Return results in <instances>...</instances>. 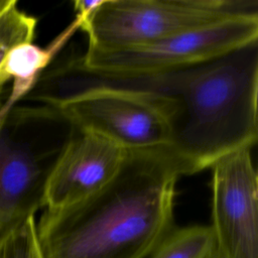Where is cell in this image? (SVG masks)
<instances>
[{"instance_id": "13", "label": "cell", "mask_w": 258, "mask_h": 258, "mask_svg": "<svg viewBox=\"0 0 258 258\" xmlns=\"http://www.w3.org/2000/svg\"><path fill=\"white\" fill-rule=\"evenodd\" d=\"M104 0H76L73 3L76 17L81 19V22L86 20L91 14H93Z\"/></svg>"}, {"instance_id": "10", "label": "cell", "mask_w": 258, "mask_h": 258, "mask_svg": "<svg viewBox=\"0 0 258 258\" xmlns=\"http://www.w3.org/2000/svg\"><path fill=\"white\" fill-rule=\"evenodd\" d=\"M214 248L211 226L172 228L152 252V258H207Z\"/></svg>"}, {"instance_id": "3", "label": "cell", "mask_w": 258, "mask_h": 258, "mask_svg": "<svg viewBox=\"0 0 258 258\" xmlns=\"http://www.w3.org/2000/svg\"><path fill=\"white\" fill-rule=\"evenodd\" d=\"M76 131L47 105L0 113V244L45 207L49 176Z\"/></svg>"}, {"instance_id": "6", "label": "cell", "mask_w": 258, "mask_h": 258, "mask_svg": "<svg viewBox=\"0 0 258 258\" xmlns=\"http://www.w3.org/2000/svg\"><path fill=\"white\" fill-rule=\"evenodd\" d=\"M258 39V15L237 16L141 45L116 49L87 48L68 61L85 73L134 77L188 68Z\"/></svg>"}, {"instance_id": "15", "label": "cell", "mask_w": 258, "mask_h": 258, "mask_svg": "<svg viewBox=\"0 0 258 258\" xmlns=\"http://www.w3.org/2000/svg\"><path fill=\"white\" fill-rule=\"evenodd\" d=\"M207 258H222L221 255L219 254V252L216 250V247L214 248V250L210 253V255Z\"/></svg>"}, {"instance_id": "4", "label": "cell", "mask_w": 258, "mask_h": 258, "mask_svg": "<svg viewBox=\"0 0 258 258\" xmlns=\"http://www.w3.org/2000/svg\"><path fill=\"white\" fill-rule=\"evenodd\" d=\"M249 15H258L256 0H104L80 29L87 48L116 50Z\"/></svg>"}, {"instance_id": "9", "label": "cell", "mask_w": 258, "mask_h": 258, "mask_svg": "<svg viewBox=\"0 0 258 258\" xmlns=\"http://www.w3.org/2000/svg\"><path fill=\"white\" fill-rule=\"evenodd\" d=\"M81 20L77 17L66 27L46 47H40L32 42H23L13 46L6 54L1 71L0 80L5 85L13 81L11 92L2 103L0 113H6L23 100L34 88L40 75L52 62L55 55L80 29Z\"/></svg>"}, {"instance_id": "12", "label": "cell", "mask_w": 258, "mask_h": 258, "mask_svg": "<svg viewBox=\"0 0 258 258\" xmlns=\"http://www.w3.org/2000/svg\"><path fill=\"white\" fill-rule=\"evenodd\" d=\"M0 258H43L34 217L28 219L0 244Z\"/></svg>"}, {"instance_id": "7", "label": "cell", "mask_w": 258, "mask_h": 258, "mask_svg": "<svg viewBox=\"0 0 258 258\" xmlns=\"http://www.w3.org/2000/svg\"><path fill=\"white\" fill-rule=\"evenodd\" d=\"M211 168L216 250L222 258H258V178L251 148L233 151Z\"/></svg>"}, {"instance_id": "8", "label": "cell", "mask_w": 258, "mask_h": 258, "mask_svg": "<svg viewBox=\"0 0 258 258\" xmlns=\"http://www.w3.org/2000/svg\"><path fill=\"white\" fill-rule=\"evenodd\" d=\"M128 151L100 136L76 131L58 157L45 190V208L70 206L107 186Z\"/></svg>"}, {"instance_id": "1", "label": "cell", "mask_w": 258, "mask_h": 258, "mask_svg": "<svg viewBox=\"0 0 258 258\" xmlns=\"http://www.w3.org/2000/svg\"><path fill=\"white\" fill-rule=\"evenodd\" d=\"M181 175L168 147L128 151L115 178L76 204L45 208L36 234L43 258H145L173 228Z\"/></svg>"}, {"instance_id": "2", "label": "cell", "mask_w": 258, "mask_h": 258, "mask_svg": "<svg viewBox=\"0 0 258 258\" xmlns=\"http://www.w3.org/2000/svg\"><path fill=\"white\" fill-rule=\"evenodd\" d=\"M86 85L154 93L170 100L168 150L181 175L252 148L258 135V39L216 58L163 74L113 77L85 74Z\"/></svg>"}, {"instance_id": "5", "label": "cell", "mask_w": 258, "mask_h": 258, "mask_svg": "<svg viewBox=\"0 0 258 258\" xmlns=\"http://www.w3.org/2000/svg\"><path fill=\"white\" fill-rule=\"evenodd\" d=\"M46 105L56 108L78 131L105 138L126 151L170 144L172 104L154 93L92 85Z\"/></svg>"}, {"instance_id": "14", "label": "cell", "mask_w": 258, "mask_h": 258, "mask_svg": "<svg viewBox=\"0 0 258 258\" xmlns=\"http://www.w3.org/2000/svg\"><path fill=\"white\" fill-rule=\"evenodd\" d=\"M13 2L14 0H0V14L5 11Z\"/></svg>"}, {"instance_id": "11", "label": "cell", "mask_w": 258, "mask_h": 258, "mask_svg": "<svg viewBox=\"0 0 258 258\" xmlns=\"http://www.w3.org/2000/svg\"><path fill=\"white\" fill-rule=\"evenodd\" d=\"M36 25L37 19L20 10L16 0L0 14V71L7 52L13 46L33 41ZM3 87L0 80V107Z\"/></svg>"}]
</instances>
